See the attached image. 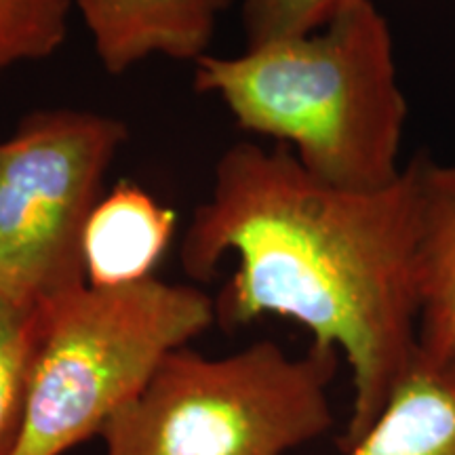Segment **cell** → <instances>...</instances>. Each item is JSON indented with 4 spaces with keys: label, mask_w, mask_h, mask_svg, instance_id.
<instances>
[{
    "label": "cell",
    "mask_w": 455,
    "mask_h": 455,
    "mask_svg": "<svg viewBox=\"0 0 455 455\" xmlns=\"http://www.w3.org/2000/svg\"><path fill=\"white\" fill-rule=\"evenodd\" d=\"M339 361L315 344L301 356L268 339L226 356L186 346L106 424L104 455H287L331 428Z\"/></svg>",
    "instance_id": "obj_4"
},
{
    "label": "cell",
    "mask_w": 455,
    "mask_h": 455,
    "mask_svg": "<svg viewBox=\"0 0 455 455\" xmlns=\"http://www.w3.org/2000/svg\"><path fill=\"white\" fill-rule=\"evenodd\" d=\"M41 327L43 306L0 293V455H15L20 445Z\"/></svg>",
    "instance_id": "obj_10"
},
{
    "label": "cell",
    "mask_w": 455,
    "mask_h": 455,
    "mask_svg": "<svg viewBox=\"0 0 455 455\" xmlns=\"http://www.w3.org/2000/svg\"><path fill=\"white\" fill-rule=\"evenodd\" d=\"M195 89L218 98L238 127L287 146L308 173L348 190L401 178L407 100L388 21L350 0L315 32L204 55Z\"/></svg>",
    "instance_id": "obj_2"
},
{
    "label": "cell",
    "mask_w": 455,
    "mask_h": 455,
    "mask_svg": "<svg viewBox=\"0 0 455 455\" xmlns=\"http://www.w3.org/2000/svg\"><path fill=\"white\" fill-rule=\"evenodd\" d=\"M232 0H72L108 74H124L150 57L196 64Z\"/></svg>",
    "instance_id": "obj_6"
},
{
    "label": "cell",
    "mask_w": 455,
    "mask_h": 455,
    "mask_svg": "<svg viewBox=\"0 0 455 455\" xmlns=\"http://www.w3.org/2000/svg\"><path fill=\"white\" fill-rule=\"evenodd\" d=\"M228 255L236 270L215 304L226 327L289 318L348 363L346 451L378 422L418 358L413 163L395 184L348 190L308 173L287 146L238 141L215 163L180 249L195 281H209Z\"/></svg>",
    "instance_id": "obj_1"
},
{
    "label": "cell",
    "mask_w": 455,
    "mask_h": 455,
    "mask_svg": "<svg viewBox=\"0 0 455 455\" xmlns=\"http://www.w3.org/2000/svg\"><path fill=\"white\" fill-rule=\"evenodd\" d=\"M341 455H455V363L418 350L378 422Z\"/></svg>",
    "instance_id": "obj_9"
},
{
    "label": "cell",
    "mask_w": 455,
    "mask_h": 455,
    "mask_svg": "<svg viewBox=\"0 0 455 455\" xmlns=\"http://www.w3.org/2000/svg\"><path fill=\"white\" fill-rule=\"evenodd\" d=\"M127 138L108 114L53 108L0 141V293L44 306L87 284L84 230Z\"/></svg>",
    "instance_id": "obj_5"
},
{
    "label": "cell",
    "mask_w": 455,
    "mask_h": 455,
    "mask_svg": "<svg viewBox=\"0 0 455 455\" xmlns=\"http://www.w3.org/2000/svg\"><path fill=\"white\" fill-rule=\"evenodd\" d=\"M72 0H0V74L64 47Z\"/></svg>",
    "instance_id": "obj_11"
},
{
    "label": "cell",
    "mask_w": 455,
    "mask_h": 455,
    "mask_svg": "<svg viewBox=\"0 0 455 455\" xmlns=\"http://www.w3.org/2000/svg\"><path fill=\"white\" fill-rule=\"evenodd\" d=\"M350 0H243L247 47L301 36L323 28Z\"/></svg>",
    "instance_id": "obj_12"
},
{
    "label": "cell",
    "mask_w": 455,
    "mask_h": 455,
    "mask_svg": "<svg viewBox=\"0 0 455 455\" xmlns=\"http://www.w3.org/2000/svg\"><path fill=\"white\" fill-rule=\"evenodd\" d=\"M175 213L140 186H114L101 196L84 230L87 283L112 287L155 276L175 235Z\"/></svg>",
    "instance_id": "obj_8"
},
{
    "label": "cell",
    "mask_w": 455,
    "mask_h": 455,
    "mask_svg": "<svg viewBox=\"0 0 455 455\" xmlns=\"http://www.w3.org/2000/svg\"><path fill=\"white\" fill-rule=\"evenodd\" d=\"M215 318L218 306L201 289L156 276L87 283L44 304L15 455H66L100 436L164 358Z\"/></svg>",
    "instance_id": "obj_3"
},
{
    "label": "cell",
    "mask_w": 455,
    "mask_h": 455,
    "mask_svg": "<svg viewBox=\"0 0 455 455\" xmlns=\"http://www.w3.org/2000/svg\"><path fill=\"white\" fill-rule=\"evenodd\" d=\"M418 184V344L455 363V163L411 158Z\"/></svg>",
    "instance_id": "obj_7"
}]
</instances>
